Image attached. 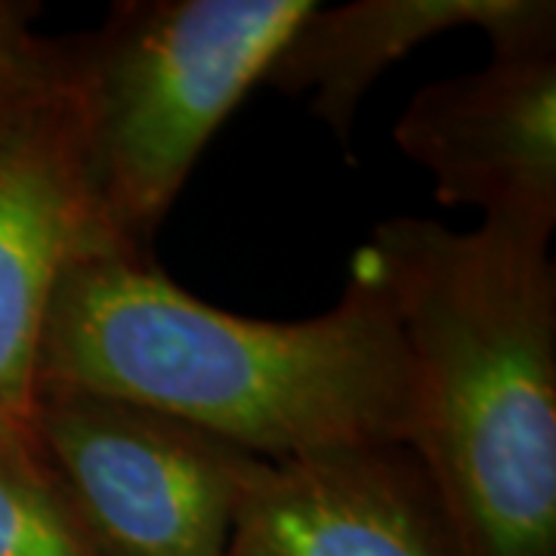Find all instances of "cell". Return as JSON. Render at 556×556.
Segmentation results:
<instances>
[{"instance_id": "cell-1", "label": "cell", "mask_w": 556, "mask_h": 556, "mask_svg": "<svg viewBox=\"0 0 556 556\" xmlns=\"http://www.w3.org/2000/svg\"><path fill=\"white\" fill-rule=\"evenodd\" d=\"M38 387L127 399L263 460L412 442L405 340L356 260L328 313L263 321L192 298L152 260L80 257L47 309Z\"/></svg>"}, {"instance_id": "cell-2", "label": "cell", "mask_w": 556, "mask_h": 556, "mask_svg": "<svg viewBox=\"0 0 556 556\" xmlns=\"http://www.w3.org/2000/svg\"><path fill=\"white\" fill-rule=\"evenodd\" d=\"M412 365L408 452L457 556H556V269L547 241L390 217L353 257Z\"/></svg>"}, {"instance_id": "cell-3", "label": "cell", "mask_w": 556, "mask_h": 556, "mask_svg": "<svg viewBox=\"0 0 556 556\" xmlns=\"http://www.w3.org/2000/svg\"><path fill=\"white\" fill-rule=\"evenodd\" d=\"M313 0H127L72 38L84 155L109 239L149 257L204 146Z\"/></svg>"}, {"instance_id": "cell-4", "label": "cell", "mask_w": 556, "mask_h": 556, "mask_svg": "<svg viewBox=\"0 0 556 556\" xmlns=\"http://www.w3.org/2000/svg\"><path fill=\"white\" fill-rule=\"evenodd\" d=\"M31 445L100 556H226L248 452L177 417L38 387Z\"/></svg>"}, {"instance_id": "cell-5", "label": "cell", "mask_w": 556, "mask_h": 556, "mask_svg": "<svg viewBox=\"0 0 556 556\" xmlns=\"http://www.w3.org/2000/svg\"><path fill=\"white\" fill-rule=\"evenodd\" d=\"M93 254L124 251L97 211L75 50L62 38L0 105V439L31 442L47 309L65 266Z\"/></svg>"}, {"instance_id": "cell-6", "label": "cell", "mask_w": 556, "mask_h": 556, "mask_svg": "<svg viewBox=\"0 0 556 556\" xmlns=\"http://www.w3.org/2000/svg\"><path fill=\"white\" fill-rule=\"evenodd\" d=\"M393 139L430 170L439 204H470L482 211V223L551 241L556 47L492 53L479 72L420 87Z\"/></svg>"}, {"instance_id": "cell-7", "label": "cell", "mask_w": 556, "mask_h": 556, "mask_svg": "<svg viewBox=\"0 0 556 556\" xmlns=\"http://www.w3.org/2000/svg\"><path fill=\"white\" fill-rule=\"evenodd\" d=\"M448 547L433 489L408 448H340L251 457L226 556H452Z\"/></svg>"}, {"instance_id": "cell-8", "label": "cell", "mask_w": 556, "mask_h": 556, "mask_svg": "<svg viewBox=\"0 0 556 556\" xmlns=\"http://www.w3.org/2000/svg\"><path fill=\"white\" fill-rule=\"evenodd\" d=\"M479 28L492 53L556 47L554 0H356L313 7L281 43L263 80L298 97L350 149L358 102L415 47L452 28Z\"/></svg>"}, {"instance_id": "cell-9", "label": "cell", "mask_w": 556, "mask_h": 556, "mask_svg": "<svg viewBox=\"0 0 556 556\" xmlns=\"http://www.w3.org/2000/svg\"><path fill=\"white\" fill-rule=\"evenodd\" d=\"M0 556H100L31 442L0 439Z\"/></svg>"}, {"instance_id": "cell-10", "label": "cell", "mask_w": 556, "mask_h": 556, "mask_svg": "<svg viewBox=\"0 0 556 556\" xmlns=\"http://www.w3.org/2000/svg\"><path fill=\"white\" fill-rule=\"evenodd\" d=\"M38 3L0 0V105L10 100L47 56L50 40L31 31Z\"/></svg>"}]
</instances>
